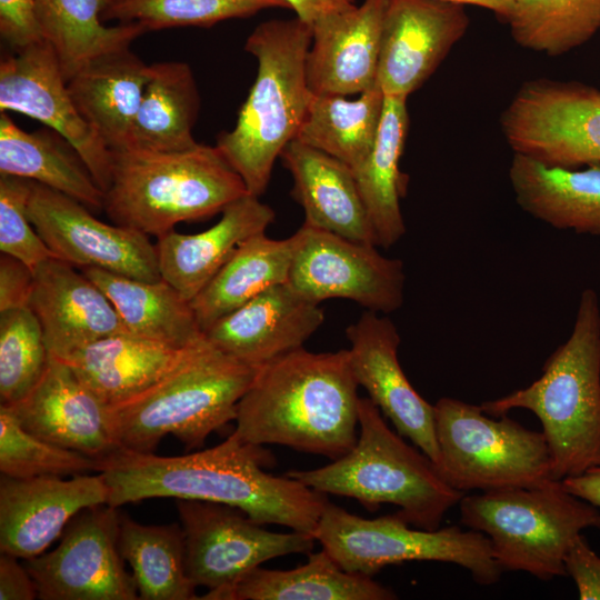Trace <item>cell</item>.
Masks as SVG:
<instances>
[{"instance_id": "obj_40", "label": "cell", "mask_w": 600, "mask_h": 600, "mask_svg": "<svg viewBox=\"0 0 600 600\" xmlns=\"http://www.w3.org/2000/svg\"><path fill=\"white\" fill-rule=\"evenodd\" d=\"M50 356L41 326L29 307L0 312V400L13 406L39 383Z\"/></svg>"}, {"instance_id": "obj_4", "label": "cell", "mask_w": 600, "mask_h": 600, "mask_svg": "<svg viewBox=\"0 0 600 600\" xmlns=\"http://www.w3.org/2000/svg\"><path fill=\"white\" fill-rule=\"evenodd\" d=\"M493 417L513 409L534 413L551 456V476L562 480L600 460V306L584 289L572 332L530 386L481 404Z\"/></svg>"}, {"instance_id": "obj_3", "label": "cell", "mask_w": 600, "mask_h": 600, "mask_svg": "<svg viewBox=\"0 0 600 600\" xmlns=\"http://www.w3.org/2000/svg\"><path fill=\"white\" fill-rule=\"evenodd\" d=\"M312 27L299 18L258 24L244 50L258 61V72L231 131L216 147L243 180L250 194L268 188L276 160L292 141L307 114L311 91L306 60Z\"/></svg>"}, {"instance_id": "obj_7", "label": "cell", "mask_w": 600, "mask_h": 600, "mask_svg": "<svg viewBox=\"0 0 600 600\" xmlns=\"http://www.w3.org/2000/svg\"><path fill=\"white\" fill-rule=\"evenodd\" d=\"M258 368L221 351L204 336L154 386L112 407L120 448L153 452L168 434L187 448L202 446L236 419Z\"/></svg>"}, {"instance_id": "obj_29", "label": "cell", "mask_w": 600, "mask_h": 600, "mask_svg": "<svg viewBox=\"0 0 600 600\" xmlns=\"http://www.w3.org/2000/svg\"><path fill=\"white\" fill-rule=\"evenodd\" d=\"M0 174L43 184L89 209L103 210L104 192L71 143L48 127L27 132L7 112H0Z\"/></svg>"}, {"instance_id": "obj_48", "label": "cell", "mask_w": 600, "mask_h": 600, "mask_svg": "<svg viewBox=\"0 0 600 600\" xmlns=\"http://www.w3.org/2000/svg\"><path fill=\"white\" fill-rule=\"evenodd\" d=\"M572 494L600 509V460L578 476L561 480Z\"/></svg>"}, {"instance_id": "obj_32", "label": "cell", "mask_w": 600, "mask_h": 600, "mask_svg": "<svg viewBox=\"0 0 600 600\" xmlns=\"http://www.w3.org/2000/svg\"><path fill=\"white\" fill-rule=\"evenodd\" d=\"M199 110L200 94L188 63L150 64V77L124 149L177 152L194 148L199 143L192 131Z\"/></svg>"}, {"instance_id": "obj_46", "label": "cell", "mask_w": 600, "mask_h": 600, "mask_svg": "<svg viewBox=\"0 0 600 600\" xmlns=\"http://www.w3.org/2000/svg\"><path fill=\"white\" fill-rule=\"evenodd\" d=\"M37 584L27 567L19 558L1 552L0 556V600H34Z\"/></svg>"}, {"instance_id": "obj_31", "label": "cell", "mask_w": 600, "mask_h": 600, "mask_svg": "<svg viewBox=\"0 0 600 600\" xmlns=\"http://www.w3.org/2000/svg\"><path fill=\"white\" fill-rule=\"evenodd\" d=\"M298 243V231L286 239H272L263 232L240 243L190 301L201 330L206 332L268 288L288 282Z\"/></svg>"}, {"instance_id": "obj_2", "label": "cell", "mask_w": 600, "mask_h": 600, "mask_svg": "<svg viewBox=\"0 0 600 600\" xmlns=\"http://www.w3.org/2000/svg\"><path fill=\"white\" fill-rule=\"evenodd\" d=\"M358 387L348 349L301 347L258 368L237 406L233 432L249 443L337 460L358 440Z\"/></svg>"}, {"instance_id": "obj_49", "label": "cell", "mask_w": 600, "mask_h": 600, "mask_svg": "<svg viewBox=\"0 0 600 600\" xmlns=\"http://www.w3.org/2000/svg\"><path fill=\"white\" fill-rule=\"evenodd\" d=\"M462 4H473L492 11L500 20L506 23L512 16L514 0H444Z\"/></svg>"}, {"instance_id": "obj_21", "label": "cell", "mask_w": 600, "mask_h": 600, "mask_svg": "<svg viewBox=\"0 0 600 600\" xmlns=\"http://www.w3.org/2000/svg\"><path fill=\"white\" fill-rule=\"evenodd\" d=\"M33 272L29 308L51 358L64 360L93 341L128 332L107 294L72 264L50 258Z\"/></svg>"}, {"instance_id": "obj_13", "label": "cell", "mask_w": 600, "mask_h": 600, "mask_svg": "<svg viewBox=\"0 0 600 600\" xmlns=\"http://www.w3.org/2000/svg\"><path fill=\"white\" fill-rule=\"evenodd\" d=\"M120 512L107 503L76 514L50 552L26 560L38 599L137 600L133 576L119 550Z\"/></svg>"}, {"instance_id": "obj_24", "label": "cell", "mask_w": 600, "mask_h": 600, "mask_svg": "<svg viewBox=\"0 0 600 600\" xmlns=\"http://www.w3.org/2000/svg\"><path fill=\"white\" fill-rule=\"evenodd\" d=\"M274 211L247 193L221 212L212 227L192 234L171 230L157 239L161 278L191 301L227 262L240 243L266 232Z\"/></svg>"}, {"instance_id": "obj_6", "label": "cell", "mask_w": 600, "mask_h": 600, "mask_svg": "<svg viewBox=\"0 0 600 600\" xmlns=\"http://www.w3.org/2000/svg\"><path fill=\"white\" fill-rule=\"evenodd\" d=\"M111 181L103 210L116 224L157 238L180 222L221 213L249 193L218 148L177 152L111 151Z\"/></svg>"}, {"instance_id": "obj_5", "label": "cell", "mask_w": 600, "mask_h": 600, "mask_svg": "<svg viewBox=\"0 0 600 600\" xmlns=\"http://www.w3.org/2000/svg\"><path fill=\"white\" fill-rule=\"evenodd\" d=\"M359 427L358 440L347 454L321 468L290 470L286 476L321 493L356 499L369 511L394 504L411 526L438 529L466 493L449 486L427 454L391 430L369 398H360Z\"/></svg>"}, {"instance_id": "obj_41", "label": "cell", "mask_w": 600, "mask_h": 600, "mask_svg": "<svg viewBox=\"0 0 600 600\" xmlns=\"http://www.w3.org/2000/svg\"><path fill=\"white\" fill-rule=\"evenodd\" d=\"M100 461L49 442L21 424L10 406L0 404V472L12 478L77 476L98 471Z\"/></svg>"}, {"instance_id": "obj_42", "label": "cell", "mask_w": 600, "mask_h": 600, "mask_svg": "<svg viewBox=\"0 0 600 600\" xmlns=\"http://www.w3.org/2000/svg\"><path fill=\"white\" fill-rule=\"evenodd\" d=\"M31 191L32 181L0 174V251L23 261L34 271L54 256L29 219Z\"/></svg>"}, {"instance_id": "obj_16", "label": "cell", "mask_w": 600, "mask_h": 600, "mask_svg": "<svg viewBox=\"0 0 600 600\" xmlns=\"http://www.w3.org/2000/svg\"><path fill=\"white\" fill-rule=\"evenodd\" d=\"M7 111L38 120L67 139L106 193L111 181V151L78 111L47 41L14 50L1 59L0 112Z\"/></svg>"}, {"instance_id": "obj_9", "label": "cell", "mask_w": 600, "mask_h": 600, "mask_svg": "<svg viewBox=\"0 0 600 600\" xmlns=\"http://www.w3.org/2000/svg\"><path fill=\"white\" fill-rule=\"evenodd\" d=\"M433 407L439 447L436 467L453 489L481 492L532 487L552 479L542 432L454 398H440Z\"/></svg>"}, {"instance_id": "obj_37", "label": "cell", "mask_w": 600, "mask_h": 600, "mask_svg": "<svg viewBox=\"0 0 600 600\" xmlns=\"http://www.w3.org/2000/svg\"><path fill=\"white\" fill-rule=\"evenodd\" d=\"M119 550L132 569L141 600H194L181 524H142L120 513Z\"/></svg>"}, {"instance_id": "obj_47", "label": "cell", "mask_w": 600, "mask_h": 600, "mask_svg": "<svg viewBox=\"0 0 600 600\" xmlns=\"http://www.w3.org/2000/svg\"><path fill=\"white\" fill-rule=\"evenodd\" d=\"M297 18L313 26L318 20L352 9L353 0H282Z\"/></svg>"}, {"instance_id": "obj_12", "label": "cell", "mask_w": 600, "mask_h": 600, "mask_svg": "<svg viewBox=\"0 0 600 600\" xmlns=\"http://www.w3.org/2000/svg\"><path fill=\"white\" fill-rule=\"evenodd\" d=\"M500 127L513 153L544 164L600 161V90L578 81L528 80L502 111Z\"/></svg>"}, {"instance_id": "obj_39", "label": "cell", "mask_w": 600, "mask_h": 600, "mask_svg": "<svg viewBox=\"0 0 600 600\" xmlns=\"http://www.w3.org/2000/svg\"><path fill=\"white\" fill-rule=\"evenodd\" d=\"M269 8L288 7L282 0H109L102 20L136 22L147 31L190 26L208 28Z\"/></svg>"}, {"instance_id": "obj_36", "label": "cell", "mask_w": 600, "mask_h": 600, "mask_svg": "<svg viewBox=\"0 0 600 600\" xmlns=\"http://www.w3.org/2000/svg\"><path fill=\"white\" fill-rule=\"evenodd\" d=\"M384 93L378 84L359 94L311 93L307 114L294 140L359 168L371 152L379 130Z\"/></svg>"}, {"instance_id": "obj_8", "label": "cell", "mask_w": 600, "mask_h": 600, "mask_svg": "<svg viewBox=\"0 0 600 600\" xmlns=\"http://www.w3.org/2000/svg\"><path fill=\"white\" fill-rule=\"evenodd\" d=\"M460 521L490 540L502 571L540 579L567 576L564 558L584 529H600V509L569 492L561 480L463 496Z\"/></svg>"}, {"instance_id": "obj_10", "label": "cell", "mask_w": 600, "mask_h": 600, "mask_svg": "<svg viewBox=\"0 0 600 600\" xmlns=\"http://www.w3.org/2000/svg\"><path fill=\"white\" fill-rule=\"evenodd\" d=\"M410 526L398 511L364 519L328 500L312 534L349 572L372 577L389 564L440 561L464 568L481 586L500 580L502 570L483 533L462 531L458 526L436 530Z\"/></svg>"}, {"instance_id": "obj_19", "label": "cell", "mask_w": 600, "mask_h": 600, "mask_svg": "<svg viewBox=\"0 0 600 600\" xmlns=\"http://www.w3.org/2000/svg\"><path fill=\"white\" fill-rule=\"evenodd\" d=\"M101 473L0 478V550L19 559L48 549L81 510L108 502Z\"/></svg>"}, {"instance_id": "obj_22", "label": "cell", "mask_w": 600, "mask_h": 600, "mask_svg": "<svg viewBox=\"0 0 600 600\" xmlns=\"http://www.w3.org/2000/svg\"><path fill=\"white\" fill-rule=\"evenodd\" d=\"M324 313L288 282L268 288L214 322L206 338L227 354L253 367L303 347Z\"/></svg>"}, {"instance_id": "obj_17", "label": "cell", "mask_w": 600, "mask_h": 600, "mask_svg": "<svg viewBox=\"0 0 600 600\" xmlns=\"http://www.w3.org/2000/svg\"><path fill=\"white\" fill-rule=\"evenodd\" d=\"M470 26L464 4L444 0H387L377 83L408 98L438 69Z\"/></svg>"}, {"instance_id": "obj_15", "label": "cell", "mask_w": 600, "mask_h": 600, "mask_svg": "<svg viewBox=\"0 0 600 600\" xmlns=\"http://www.w3.org/2000/svg\"><path fill=\"white\" fill-rule=\"evenodd\" d=\"M28 216L53 253L73 267H94L130 278H161L156 244L148 234L97 219L89 208L32 181Z\"/></svg>"}, {"instance_id": "obj_18", "label": "cell", "mask_w": 600, "mask_h": 600, "mask_svg": "<svg viewBox=\"0 0 600 600\" xmlns=\"http://www.w3.org/2000/svg\"><path fill=\"white\" fill-rule=\"evenodd\" d=\"M352 372L369 399L434 464L439 447L434 407L412 387L398 358L400 336L394 323L378 312L366 310L346 329Z\"/></svg>"}, {"instance_id": "obj_33", "label": "cell", "mask_w": 600, "mask_h": 600, "mask_svg": "<svg viewBox=\"0 0 600 600\" xmlns=\"http://www.w3.org/2000/svg\"><path fill=\"white\" fill-rule=\"evenodd\" d=\"M406 97L386 96L373 148L353 171L356 182L373 228L378 247L390 248L406 232L400 208L404 176L399 169L408 128Z\"/></svg>"}, {"instance_id": "obj_28", "label": "cell", "mask_w": 600, "mask_h": 600, "mask_svg": "<svg viewBox=\"0 0 600 600\" xmlns=\"http://www.w3.org/2000/svg\"><path fill=\"white\" fill-rule=\"evenodd\" d=\"M149 77L150 64L124 48L93 58L67 81L78 111L110 151L126 148Z\"/></svg>"}, {"instance_id": "obj_30", "label": "cell", "mask_w": 600, "mask_h": 600, "mask_svg": "<svg viewBox=\"0 0 600 600\" xmlns=\"http://www.w3.org/2000/svg\"><path fill=\"white\" fill-rule=\"evenodd\" d=\"M80 270L107 294L129 333L176 348L204 338L190 301L166 280L144 281L94 267Z\"/></svg>"}, {"instance_id": "obj_34", "label": "cell", "mask_w": 600, "mask_h": 600, "mask_svg": "<svg viewBox=\"0 0 600 600\" xmlns=\"http://www.w3.org/2000/svg\"><path fill=\"white\" fill-rule=\"evenodd\" d=\"M109 0H37L42 39L53 49L68 81L93 58L130 48L147 29L136 22L106 26Z\"/></svg>"}, {"instance_id": "obj_38", "label": "cell", "mask_w": 600, "mask_h": 600, "mask_svg": "<svg viewBox=\"0 0 600 600\" xmlns=\"http://www.w3.org/2000/svg\"><path fill=\"white\" fill-rule=\"evenodd\" d=\"M507 23L517 44L557 57L584 44L600 30V0H514Z\"/></svg>"}, {"instance_id": "obj_43", "label": "cell", "mask_w": 600, "mask_h": 600, "mask_svg": "<svg viewBox=\"0 0 600 600\" xmlns=\"http://www.w3.org/2000/svg\"><path fill=\"white\" fill-rule=\"evenodd\" d=\"M36 6L37 0H0V36L13 51L43 40Z\"/></svg>"}, {"instance_id": "obj_44", "label": "cell", "mask_w": 600, "mask_h": 600, "mask_svg": "<svg viewBox=\"0 0 600 600\" xmlns=\"http://www.w3.org/2000/svg\"><path fill=\"white\" fill-rule=\"evenodd\" d=\"M564 567L578 590L581 600H600V557L580 534L570 547Z\"/></svg>"}, {"instance_id": "obj_26", "label": "cell", "mask_w": 600, "mask_h": 600, "mask_svg": "<svg viewBox=\"0 0 600 600\" xmlns=\"http://www.w3.org/2000/svg\"><path fill=\"white\" fill-rule=\"evenodd\" d=\"M509 180L524 212L559 230L600 236V161L563 168L513 153Z\"/></svg>"}, {"instance_id": "obj_27", "label": "cell", "mask_w": 600, "mask_h": 600, "mask_svg": "<svg viewBox=\"0 0 600 600\" xmlns=\"http://www.w3.org/2000/svg\"><path fill=\"white\" fill-rule=\"evenodd\" d=\"M190 347L176 348L119 332L89 343L62 361L112 408L154 386L181 361Z\"/></svg>"}, {"instance_id": "obj_14", "label": "cell", "mask_w": 600, "mask_h": 600, "mask_svg": "<svg viewBox=\"0 0 600 600\" xmlns=\"http://www.w3.org/2000/svg\"><path fill=\"white\" fill-rule=\"evenodd\" d=\"M288 283L304 299L357 302L390 313L403 303L404 271L399 259L382 256L376 244L358 242L303 223Z\"/></svg>"}, {"instance_id": "obj_11", "label": "cell", "mask_w": 600, "mask_h": 600, "mask_svg": "<svg viewBox=\"0 0 600 600\" xmlns=\"http://www.w3.org/2000/svg\"><path fill=\"white\" fill-rule=\"evenodd\" d=\"M184 536L186 568L196 587L209 591L200 599L232 600L240 580L263 562L293 553H310L312 533L273 532L242 510L227 504L177 499Z\"/></svg>"}, {"instance_id": "obj_25", "label": "cell", "mask_w": 600, "mask_h": 600, "mask_svg": "<svg viewBox=\"0 0 600 600\" xmlns=\"http://www.w3.org/2000/svg\"><path fill=\"white\" fill-rule=\"evenodd\" d=\"M280 159L293 178L291 196L304 211L303 223L377 246L353 171L348 166L294 139L283 148Z\"/></svg>"}, {"instance_id": "obj_35", "label": "cell", "mask_w": 600, "mask_h": 600, "mask_svg": "<svg viewBox=\"0 0 600 600\" xmlns=\"http://www.w3.org/2000/svg\"><path fill=\"white\" fill-rule=\"evenodd\" d=\"M397 594L358 572L343 570L323 549L289 570L258 567L237 584L232 600H392Z\"/></svg>"}, {"instance_id": "obj_1", "label": "cell", "mask_w": 600, "mask_h": 600, "mask_svg": "<svg viewBox=\"0 0 600 600\" xmlns=\"http://www.w3.org/2000/svg\"><path fill=\"white\" fill-rule=\"evenodd\" d=\"M274 462L263 446L232 432L212 448L182 456L119 449L100 460L98 472L109 489L107 504L114 508L151 498L199 500L238 508L260 524L312 533L327 494L267 472Z\"/></svg>"}, {"instance_id": "obj_20", "label": "cell", "mask_w": 600, "mask_h": 600, "mask_svg": "<svg viewBox=\"0 0 600 600\" xmlns=\"http://www.w3.org/2000/svg\"><path fill=\"white\" fill-rule=\"evenodd\" d=\"M10 407L23 428L60 447L99 461L121 449L112 408L62 360L50 357L36 388Z\"/></svg>"}, {"instance_id": "obj_45", "label": "cell", "mask_w": 600, "mask_h": 600, "mask_svg": "<svg viewBox=\"0 0 600 600\" xmlns=\"http://www.w3.org/2000/svg\"><path fill=\"white\" fill-rule=\"evenodd\" d=\"M34 283V272L23 261L0 256V312L29 307Z\"/></svg>"}, {"instance_id": "obj_23", "label": "cell", "mask_w": 600, "mask_h": 600, "mask_svg": "<svg viewBox=\"0 0 600 600\" xmlns=\"http://www.w3.org/2000/svg\"><path fill=\"white\" fill-rule=\"evenodd\" d=\"M387 0L318 20L306 60L309 90L314 94H360L377 83L381 29Z\"/></svg>"}]
</instances>
